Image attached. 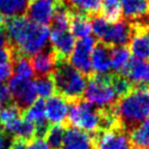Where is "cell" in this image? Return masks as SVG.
Returning <instances> with one entry per match:
<instances>
[{"mask_svg": "<svg viewBox=\"0 0 149 149\" xmlns=\"http://www.w3.org/2000/svg\"><path fill=\"white\" fill-rule=\"evenodd\" d=\"M97 45L95 38L91 36L81 38L75 44L74 49L70 54V64L75 70L84 75L91 74V52Z\"/></svg>", "mask_w": 149, "mask_h": 149, "instance_id": "8992f818", "label": "cell"}, {"mask_svg": "<svg viewBox=\"0 0 149 149\" xmlns=\"http://www.w3.org/2000/svg\"><path fill=\"white\" fill-rule=\"evenodd\" d=\"M24 120L29 121L34 125L46 120V106L44 99H36L27 109H25Z\"/></svg>", "mask_w": 149, "mask_h": 149, "instance_id": "d4e9b609", "label": "cell"}, {"mask_svg": "<svg viewBox=\"0 0 149 149\" xmlns=\"http://www.w3.org/2000/svg\"><path fill=\"white\" fill-rule=\"evenodd\" d=\"M114 111L121 127L131 132L149 118V88L134 86L114 104Z\"/></svg>", "mask_w": 149, "mask_h": 149, "instance_id": "7a4b0ae2", "label": "cell"}, {"mask_svg": "<svg viewBox=\"0 0 149 149\" xmlns=\"http://www.w3.org/2000/svg\"><path fill=\"white\" fill-rule=\"evenodd\" d=\"M13 56H12V50L10 47L8 48H0V65L3 63L12 62Z\"/></svg>", "mask_w": 149, "mask_h": 149, "instance_id": "e575fe53", "label": "cell"}, {"mask_svg": "<svg viewBox=\"0 0 149 149\" xmlns=\"http://www.w3.org/2000/svg\"><path fill=\"white\" fill-rule=\"evenodd\" d=\"M63 149H94L93 138L79 128L69 127L64 132Z\"/></svg>", "mask_w": 149, "mask_h": 149, "instance_id": "9a60e30c", "label": "cell"}, {"mask_svg": "<svg viewBox=\"0 0 149 149\" xmlns=\"http://www.w3.org/2000/svg\"><path fill=\"white\" fill-rule=\"evenodd\" d=\"M14 76L23 79H32L34 70L32 63L26 57H14L12 60Z\"/></svg>", "mask_w": 149, "mask_h": 149, "instance_id": "83f0119b", "label": "cell"}, {"mask_svg": "<svg viewBox=\"0 0 149 149\" xmlns=\"http://www.w3.org/2000/svg\"><path fill=\"white\" fill-rule=\"evenodd\" d=\"M130 40V52L135 59L146 61L149 59V36L145 31L146 23H134Z\"/></svg>", "mask_w": 149, "mask_h": 149, "instance_id": "4fadbf2b", "label": "cell"}, {"mask_svg": "<svg viewBox=\"0 0 149 149\" xmlns=\"http://www.w3.org/2000/svg\"><path fill=\"white\" fill-rule=\"evenodd\" d=\"M9 47V42L6 32L3 29H0V48H8Z\"/></svg>", "mask_w": 149, "mask_h": 149, "instance_id": "8d00e7d4", "label": "cell"}, {"mask_svg": "<svg viewBox=\"0 0 149 149\" xmlns=\"http://www.w3.org/2000/svg\"><path fill=\"white\" fill-rule=\"evenodd\" d=\"M11 99L21 110H25L36 100V91L32 79H19L17 76L10 77L8 84Z\"/></svg>", "mask_w": 149, "mask_h": 149, "instance_id": "52a82bcc", "label": "cell"}, {"mask_svg": "<svg viewBox=\"0 0 149 149\" xmlns=\"http://www.w3.org/2000/svg\"><path fill=\"white\" fill-rule=\"evenodd\" d=\"M130 141L137 149H149V118L130 132Z\"/></svg>", "mask_w": 149, "mask_h": 149, "instance_id": "7402d4cb", "label": "cell"}, {"mask_svg": "<svg viewBox=\"0 0 149 149\" xmlns=\"http://www.w3.org/2000/svg\"><path fill=\"white\" fill-rule=\"evenodd\" d=\"M72 12L85 15L96 14L101 8V0H65Z\"/></svg>", "mask_w": 149, "mask_h": 149, "instance_id": "cb8c5ba5", "label": "cell"}, {"mask_svg": "<svg viewBox=\"0 0 149 149\" xmlns=\"http://www.w3.org/2000/svg\"><path fill=\"white\" fill-rule=\"evenodd\" d=\"M49 40L52 51L56 54L57 62L65 61L70 57L75 46V37L69 29H54L49 34Z\"/></svg>", "mask_w": 149, "mask_h": 149, "instance_id": "30bf717a", "label": "cell"}, {"mask_svg": "<svg viewBox=\"0 0 149 149\" xmlns=\"http://www.w3.org/2000/svg\"><path fill=\"white\" fill-rule=\"evenodd\" d=\"M29 6V0H0V14L2 17L22 15Z\"/></svg>", "mask_w": 149, "mask_h": 149, "instance_id": "603a6c76", "label": "cell"}, {"mask_svg": "<svg viewBox=\"0 0 149 149\" xmlns=\"http://www.w3.org/2000/svg\"><path fill=\"white\" fill-rule=\"evenodd\" d=\"M31 63L34 72L38 76H48L54 73L57 65V59L51 49L42 50L40 52L34 54Z\"/></svg>", "mask_w": 149, "mask_h": 149, "instance_id": "2e32d148", "label": "cell"}, {"mask_svg": "<svg viewBox=\"0 0 149 149\" xmlns=\"http://www.w3.org/2000/svg\"><path fill=\"white\" fill-rule=\"evenodd\" d=\"M111 85L116 91L118 98L126 95L128 91H132V84L121 74H111Z\"/></svg>", "mask_w": 149, "mask_h": 149, "instance_id": "4dcf8cb0", "label": "cell"}, {"mask_svg": "<svg viewBox=\"0 0 149 149\" xmlns=\"http://www.w3.org/2000/svg\"><path fill=\"white\" fill-rule=\"evenodd\" d=\"M91 71L96 74H108L110 66V47L104 44H97L91 52Z\"/></svg>", "mask_w": 149, "mask_h": 149, "instance_id": "ac0fdd59", "label": "cell"}, {"mask_svg": "<svg viewBox=\"0 0 149 149\" xmlns=\"http://www.w3.org/2000/svg\"><path fill=\"white\" fill-rule=\"evenodd\" d=\"M86 101L95 108L107 109L116 102L118 96L111 85V74H94L84 91Z\"/></svg>", "mask_w": 149, "mask_h": 149, "instance_id": "277c9868", "label": "cell"}, {"mask_svg": "<svg viewBox=\"0 0 149 149\" xmlns=\"http://www.w3.org/2000/svg\"><path fill=\"white\" fill-rule=\"evenodd\" d=\"M46 120L54 125H61L65 122L69 114V104L60 95H54L45 102Z\"/></svg>", "mask_w": 149, "mask_h": 149, "instance_id": "5bb4252c", "label": "cell"}, {"mask_svg": "<svg viewBox=\"0 0 149 149\" xmlns=\"http://www.w3.org/2000/svg\"><path fill=\"white\" fill-rule=\"evenodd\" d=\"M64 132L65 130L62 125H54L50 126L48 132L46 134L47 144L50 149H60L62 147L63 138H64Z\"/></svg>", "mask_w": 149, "mask_h": 149, "instance_id": "f546056e", "label": "cell"}, {"mask_svg": "<svg viewBox=\"0 0 149 149\" xmlns=\"http://www.w3.org/2000/svg\"><path fill=\"white\" fill-rule=\"evenodd\" d=\"M130 137L122 127L98 131L93 138L94 149H128Z\"/></svg>", "mask_w": 149, "mask_h": 149, "instance_id": "ba28073f", "label": "cell"}, {"mask_svg": "<svg viewBox=\"0 0 149 149\" xmlns=\"http://www.w3.org/2000/svg\"><path fill=\"white\" fill-rule=\"evenodd\" d=\"M131 52L130 50L123 47H110V66L116 74H121L124 68L127 65Z\"/></svg>", "mask_w": 149, "mask_h": 149, "instance_id": "44dd1931", "label": "cell"}, {"mask_svg": "<svg viewBox=\"0 0 149 149\" xmlns=\"http://www.w3.org/2000/svg\"><path fill=\"white\" fill-rule=\"evenodd\" d=\"M3 25H4V19H3V17L0 14V29H2Z\"/></svg>", "mask_w": 149, "mask_h": 149, "instance_id": "f35d334b", "label": "cell"}, {"mask_svg": "<svg viewBox=\"0 0 149 149\" xmlns=\"http://www.w3.org/2000/svg\"><path fill=\"white\" fill-rule=\"evenodd\" d=\"M26 147H27V141L19 137H14L9 145V149H26Z\"/></svg>", "mask_w": 149, "mask_h": 149, "instance_id": "d590c367", "label": "cell"}, {"mask_svg": "<svg viewBox=\"0 0 149 149\" xmlns=\"http://www.w3.org/2000/svg\"><path fill=\"white\" fill-rule=\"evenodd\" d=\"M54 79L56 91L58 95L70 101H76L84 95L87 85V79L81 72L75 70L70 63L65 61H58L54 73L51 74Z\"/></svg>", "mask_w": 149, "mask_h": 149, "instance_id": "3957f363", "label": "cell"}, {"mask_svg": "<svg viewBox=\"0 0 149 149\" xmlns=\"http://www.w3.org/2000/svg\"><path fill=\"white\" fill-rule=\"evenodd\" d=\"M36 95L40 97V99L50 98L54 95L56 87H54V79L51 75L48 76H38L34 82Z\"/></svg>", "mask_w": 149, "mask_h": 149, "instance_id": "484cf974", "label": "cell"}, {"mask_svg": "<svg viewBox=\"0 0 149 149\" xmlns=\"http://www.w3.org/2000/svg\"><path fill=\"white\" fill-rule=\"evenodd\" d=\"M101 12L108 22L114 23L120 21L121 17V4L120 0H101Z\"/></svg>", "mask_w": 149, "mask_h": 149, "instance_id": "4316f807", "label": "cell"}, {"mask_svg": "<svg viewBox=\"0 0 149 149\" xmlns=\"http://www.w3.org/2000/svg\"><path fill=\"white\" fill-rule=\"evenodd\" d=\"M9 134L14 135V137H19L25 141L32 139L35 136V125L26 120H19L15 125L11 128Z\"/></svg>", "mask_w": 149, "mask_h": 149, "instance_id": "f1b7e54d", "label": "cell"}, {"mask_svg": "<svg viewBox=\"0 0 149 149\" xmlns=\"http://www.w3.org/2000/svg\"><path fill=\"white\" fill-rule=\"evenodd\" d=\"M26 149H50V147L48 146L47 141L44 138L35 137V138L32 139L31 143L27 144Z\"/></svg>", "mask_w": 149, "mask_h": 149, "instance_id": "d6a6232c", "label": "cell"}, {"mask_svg": "<svg viewBox=\"0 0 149 149\" xmlns=\"http://www.w3.org/2000/svg\"><path fill=\"white\" fill-rule=\"evenodd\" d=\"M22 110L14 104H7L0 106V125L4 133H9L12 126L21 120Z\"/></svg>", "mask_w": 149, "mask_h": 149, "instance_id": "d6986e66", "label": "cell"}, {"mask_svg": "<svg viewBox=\"0 0 149 149\" xmlns=\"http://www.w3.org/2000/svg\"><path fill=\"white\" fill-rule=\"evenodd\" d=\"M13 71L12 62L3 63L0 65V82L4 83V81H7L11 77Z\"/></svg>", "mask_w": 149, "mask_h": 149, "instance_id": "1f68e13d", "label": "cell"}, {"mask_svg": "<svg viewBox=\"0 0 149 149\" xmlns=\"http://www.w3.org/2000/svg\"><path fill=\"white\" fill-rule=\"evenodd\" d=\"M69 29H71V34L74 37H79V39L87 37L91 32V21L89 20L88 15L72 12Z\"/></svg>", "mask_w": 149, "mask_h": 149, "instance_id": "ffe728a7", "label": "cell"}, {"mask_svg": "<svg viewBox=\"0 0 149 149\" xmlns=\"http://www.w3.org/2000/svg\"><path fill=\"white\" fill-rule=\"evenodd\" d=\"M10 100H11V95H10L8 85L0 82V106L7 104Z\"/></svg>", "mask_w": 149, "mask_h": 149, "instance_id": "836d02e7", "label": "cell"}, {"mask_svg": "<svg viewBox=\"0 0 149 149\" xmlns=\"http://www.w3.org/2000/svg\"><path fill=\"white\" fill-rule=\"evenodd\" d=\"M6 146H7V135L2 130H0V149H4Z\"/></svg>", "mask_w": 149, "mask_h": 149, "instance_id": "74e56055", "label": "cell"}, {"mask_svg": "<svg viewBox=\"0 0 149 149\" xmlns=\"http://www.w3.org/2000/svg\"><path fill=\"white\" fill-rule=\"evenodd\" d=\"M68 121L75 128L84 132L95 133L99 131L100 112L87 101L76 100L69 108Z\"/></svg>", "mask_w": 149, "mask_h": 149, "instance_id": "5b68a950", "label": "cell"}, {"mask_svg": "<svg viewBox=\"0 0 149 149\" xmlns=\"http://www.w3.org/2000/svg\"><path fill=\"white\" fill-rule=\"evenodd\" d=\"M147 72L148 64L146 61L133 58L128 61L127 65L122 71L121 75L124 76L131 84H134L135 86H141V84L146 81Z\"/></svg>", "mask_w": 149, "mask_h": 149, "instance_id": "e0dca14e", "label": "cell"}, {"mask_svg": "<svg viewBox=\"0 0 149 149\" xmlns=\"http://www.w3.org/2000/svg\"><path fill=\"white\" fill-rule=\"evenodd\" d=\"M121 12L130 23L149 24V0H120Z\"/></svg>", "mask_w": 149, "mask_h": 149, "instance_id": "7c38bea8", "label": "cell"}, {"mask_svg": "<svg viewBox=\"0 0 149 149\" xmlns=\"http://www.w3.org/2000/svg\"><path fill=\"white\" fill-rule=\"evenodd\" d=\"M128 149H137V148H128Z\"/></svg>", "mask_w": 149, "mask_h": 149, "instance_id": "60d3db41", "label": "cell"}, {"mask_svg": "<svg viewBox=\"0 0 149 149\" xmlns=\"http://www.w3.org/2000/svg\"><path fill=\"white\" fill-rule=\"evenodd\" d=\"M133 35V25L127 21L109 23L99 40L108 47H123L130 42Z\"/></svg>", "mask_w": 149, "mask_h": 149, "instance_id": "9c48e42d", "label": "cell"}, {"mask_svg": "<svg viewBox=\"0 0 149 149\" xmlns=\"http://www.w3.org/2000/svg\"><path fill=\"white\" fill-rule=\"evenodd\" d=\"M9 47L14 57H29L44 50L49 40V29L31 21L27 17H9L4 21Z\"/></svg>", "mask_w": 149, "mask_h": 149, "instance_id": "6da1fadb", "label": "cell"}, {"mask_svg": "<svg viewBox=\"0 0 149 149\" xmlns=\"http://www.w3.org/2000/svg\"><path fill=\"white\" fill-rule=\"evenodd\" d=\"M145 82H147V83L149 84V65H148V72H147V76H146V81Z\"/></svg>", "mask_w": 149, "mask_h": 149, "instance_id": "ab89813d", "label": "cell"}, {"mask_svg": "<svg viewBox=\"0 0 149 149\" xmlns=\"http://www.w3.org/2000/svg\"><path fill=\"white\" fill-rule=\"evenodd\" d=\"M58 0H33L27 8V17L34 23L47 25L52 21Z\"/></svg>", "mask_w": 149, "mask_h": 149, "instance_id": "8fae6325", "label": "cell"}]
</instances>
